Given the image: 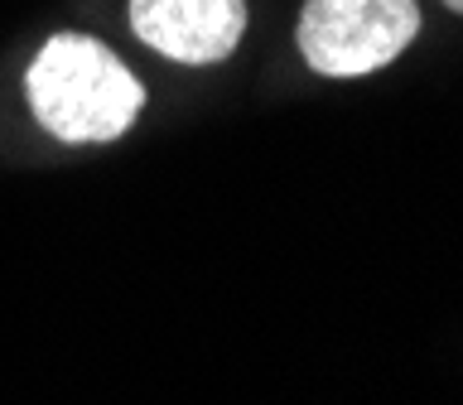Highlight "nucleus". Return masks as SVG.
<instances>
[{"label":"nucleus","instance_id":"1","mask_svg":"<svg viewBox=\"0 0 463 405\" xmlns=\"http://www.w3.org/2000/svg\"><path fill=\"white\" fill-rule=\"evenodd\" d=\"M24 92L39 126L68 145L116 140L145 107L136 72L87 34H53L43 43L24 72Z\"/></svg>","mask_w":463,"mask_h":405},{"label":"nucleus","instance_id":"2","mask_svg":"<svg viewBox=\"0 0 463 405\" xmlns=\"http://www.w3.org/2000/svg\"><path fill=\"white\" fill-rule=\"evenodd\" d=\"M420 34L415 0H304L299 53L324 78H362L386 68Z\"/></svg>","mask_w":463,"mask_h":405},{"label":"nucleus","instance_id":"3","mask_svg":"<svg viewBox=\"0 0 463 405\" xmlns=\"http://www.w3.org/2000/svg\"><path fill=\"white\" fill-rule=\"evenodd\" d=\"M130 29L174 63H217L246 34V0H130Z\"/></svg>","mask_w":463,"mask_h":405},{"label":"nucleus","instance_id":"4","mask_svg":"<svg viewBox=\"0 0 463 405\" xmlns=\"http://www.w3.org/2000/svg\"><path fill=\"white\" fill-rule=\"evenodd\" d=\"M444 5H449V10H458V14H463V0H444Z\"/></svg>","mask_w":463,"mask_h":405}]
</instances>
